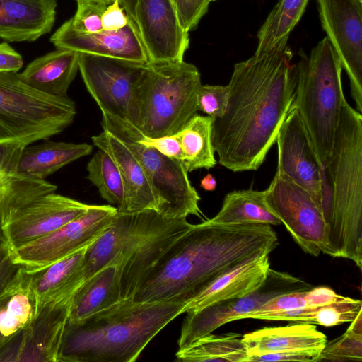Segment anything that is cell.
Masks as SVG:
<instances>
[{"mask_svg":"<svg viewBox=\"0 0 362 362\" xmlns=\"http://www.w3.org/2000/svg\"><path fill=\"white\" fill-rule=\"evenodd\" d=\"M292 58L286 46L234 65L227 107L213 122V146L222 166L243 172L263 163L292 108L297 78Z\"/></svg>","mask_w":362,"mask_h":362,"instance_id":"6da1fadb","label":"cell"},{"mask_svg":"<svg viewBox=\"0 0 362 362\" xmlns=\"http://www.w3.org/2000/svg\"><path fill=\"white\" fill-rule=\"evenodd\" d=\"M278 245L269 224H193L160 257L132 299L188 302L218 277L269 255Z\"/></svg>","mask_w":362,"mask_h":362,"instance_id":"7a4b0ae2","label":"cell"},{"mask_svg":"<svg viewBox=\"0 0 362 362\" xmlns=\"http://www.w3.org/2000/svg\"><path fill=\"white\" fill-rule=\"evenodd\" d=\"M187 302L122 299L81 320L68 321L59 362H134Z\"/></svg>","mask_w":362,"mask_h":362,"instance_id":"3957f363","label":"cell"},{"mask_svg":"<svg viewBox=\"0 0 362 362\" xmlns=\"http://www.w3.org/2000/svg\"><path fill=\"white\" fill-rule=\"evenodd\" d=\"M193 224L187 218H167L153 209L119 212L85 252L83 281L107 266L118 272L122 299H132L153 266Z\"/></svg>","mask_w":362,"mask_h":362,"instance_id":"277c9868","label":"cell"},{"mask_svg":"<svg viewBox=\"0 0 362 362\" xmlns=\"http://www.w3.org/2000/svg\"><path fill=\"white\" fill-rule=\"evenodd\" d=\"M327 255L362 269V114L346 101L328 163L323 168Z\"/></svg>","mask_w":362,"mask_h":362,"instance_id":"5b68a950","label":"cell"},{"mask_svg":"<svg viewBox=\"0 0 362 362\" xmlns=\"http://www.w3.org/2000/svg\"><path fill=\"white\" fill-rule=\"evenodd\" d=\"M298 54L292 107L298 112L323 168L331 156L346 100L341 81L343 69L326 37L308 55L303 50Z\"/></svg>","mask_w":362,"mask_h":362,"instance_id":"8992f818","label":"cell"},{"mask_svg":"<svg viewBox=\"0 0 362 362\" xmlns=\"http://www.w3.org/2000/svg\"><path fill=\"white\" fill-rule=\"evenodd\" d=\"M201 75L192 64L149 62L136 90L130 124L151 138L171 136L197 114Z\"/></svg>","mask_w":362,"mask_h":362,"instance_id":"52a82bcc","label":"cell"},{"mask_svg":"<svg viewBox=\"0 0 362 362\" xmlns=\"http://www.w3.org/2000/svg\"><path fill=\"white\" fill-rule=\"evenodd\" d=\"M75 103L40 93L17 73H0V144L25 146L59 134L74 122Z\"/></svg>","mask_w":362,"mask_h":362,"instance_id":"ba28073f","label":"cell"},{"mask_svg":"<svg viewBox=\"0 0 362 362\" xmlns=\"http://www.w3.org/2000/svg\"><path fill=\"white\" fill-rule=\"evenodd\" d=\"M103 130L120 140L143 168L158 200V212L167 218L202 217L200 197L192 185L183 164L141 143L128 121L102 112Z\"/></svg>","mask_w":362,"mask_h":362,"instance_id":"9c48e42d","label":"cell"},{"mask_svg":"<svg viewBox=\"0 0 362 362\" xmlns=\"http://www.w3.org/2000/svg\"><path fill=\"white\" fill-rule=\"evenodd\" d=\"M117 213L112 205H90L55 231L8 249L12 262L30 274L37 273L90 245L110 225Z\"/></svg>","mask_w":362,"mask_h":362,"instance_id":"30bf717a","label":"cell"},{"mask_svg":"<svg viewBox=\"0 0 362 362\" xmlns=\"http://www.w3.org/2000/svg\"><path fill=\"white\" fill-rule=\"evenodd\" d=\"M265 199L305 252L315 257L321 252L327 255V228L323 213L305 189L276 173L265 189Z\"/></svg>","mask_w":362,"mask_h":362,"instance_id":"8fae6325","label":"cell"},{"mask_svg":"<svg viewBox=\"0 0 362 362\" xmlns=\"http://www.w3.org/2000/svg\"><path fill=\"white\" fill-rule=\"evenodd\" d=\"M78 64L86 89L101 112L129 121L138 84L148 63L80 53Z\"/></svg>","mask_w":362,"mask_h":362,"instance_id":"7c38bea8","label":"cell"},{"mask_svg":"<svg viewBox=\"0 0 362 362\" xmlns=\"http://www.w3.org/2000/svg\"><path fill=\"white\" fill-rule=\"evenodd\" d=\"M305 282L287 273L270 269L263 285L254 293L187 312L177 341L179 348L185 347L197 339L211 334L226 323L241 320L257 310L269 299L288 292L306 290Z\"/></svg>","mask_w":362,"mask_h":362,"instance_id":"4fadbf2b","label":"cell"},{"mask_svg":"<svg viewBox=\"0 0 362 362\" xmlns=\"http://www.w3.org/2000/svg\"><path fill=\"white\" fill-rule=\"evenodd\" d=\"M320 23L349 79L362 114V0H316Z\"/></svg>","mask_w":362,"mask_h":362,"instance_id":"5bb4252c","label":"cell"},{"mask_svg":"<svg viewBox=\"0 0 362 362\" xmlns=\"http://www.w3.org/2000/svg\"><path fill=\"white\" fill-rule=\"evenodd\" d=\"M276 142L278 147L276 173L305 189L323 213V168L296 108L291 109L279 131Z\"/></svg>","mask_w":362,"mask_h":362,"instance_id":"9a60e30c","label":"cell"},{"mask_svg":"<svg viewBox=\"0 0 362 362\" xmlns=\"http://www.w3.org/2000/svg\"><path fill=\"white\" fill-rule=\"evenodd\" d=\"M75 292L59 293L45 303L17 343L0 354V361L59 362Z\"/></svg>","mask_w":362,"mask_h":362,"instance_id":"2e32d148","label":"cell"},{"mask_svg":"<svg viewBox=\"0 0 362 362\" xmlns=\"http://www.w3.org/2000/svg\"><path fill=\"white\" fill-rule=\"evenodd\" d=\"M90 206L55 192L45 194L9 216L0 230V240L14 249L55 231Z\"/></svg>","mask_w":362,"mask_h":362,"instance_id":"e0dca14e","label":"cell"},{"mask_svg":"<svg viewBox=\"0 0 362 362\" xmlns=\"http://www.w3.org/2000/svg\"><path fill=\"white\" fill-rule=\"evenodd\" d=\"M134 23L149 62L184 60L189 33L180 24L171 0H135Z\"/></svg>","mask_w":362,"mask_h":362,"instance_id":"ac0fdd59","label":"cell"},{"mask_svg":"<svg viewBox=\"0 0 362 362\" xmlns=\"http://www.w3.org/2000/svg\"><path fill=\"white\" fill-rule=\"evenodd\" d=\"M50 42L58 49L149 63L148 56L137 28L132 21L118 30H103L98 33H88L75 29L67 20L51 36Z\"/></svg>","mask_w":362,"mask_h":362,"instance_id":"d6986e66","label":"cell"},{"mask_svg":"<svg viewBox=\"0 0 362 362\" xmlns=\"http://www.w3.org/2000/svg\"><path fill=\"white\" fill-rule=\"evenodd\" d=\"M25 146L20 143L0 144V230L14 211L57 189V185L46 180L18 170Z\"/></svg>","mask_w":362,"mask_h":362,"instance_id":"ffe728a7","label":"cell"},{"mask_svg":"<svg viewBox=\"0 0 362 362\" xmlns=\"http://www.w3.org/2000/svg\"><path fill=\"white\" fill-rule=\"evenodd\" d=\"M57 0H0V38L34 42L52 30Z\"/></svg>","mask_w":362,"mask_h":362,"instance_id":"44dd1931","label":"cell"},{"mask_svg":"<svg viewBox=\"0 0 362 362\" xmlns=\"http://www.w3.org/2000/svg\"><path fill=\"white\" fill-rule=\"evenodd\" d=\"M91 139L98 148L103 150L111 157L120 173L125 191L123 212L145 209L158 211V200L145 172L129 148L105 130Z\"/></svg>","mask_w":362,"mask_h":362,"instance_id":"7402d4cb","label":"cell"},{"mask_svg":"<svg viewBox=\"0 0 362 362\" xmlns=\"http://www.w3.org/2000/svg\"><path fill=\"white\" fill-rule=\"evenodd\" d=\"M269 266V255H264L222 275L189 300L183 313L254 293L267 279Z\"/></svg>","mask_w":362,"mask_h":362,"instance_id":"603a6c76","label":"cell"},{"mask_svg":"<svg viewBox=\"0 0 362 362\" xmlns=\"http://www.w3.org/2000/svg\"><path fill=\"white\" fill-rule=\"evenodd\" d=\"M79 55L76 51L57 48L33 60L17 76L26 86L40 93L66 97L79 70Z\"/></svg>","mask_w":362,"mask_h":362,"instance_id":"cb8c5ba5","label":"cell"},{"mask_svg":"<svg viewBox=\"0 0 362 362\" xmlns=\"http://www.w3.org/2000/svg\"><path fill=\"white\" fill-rule=\"evenodd\" d=\"M243 341L249 357L298 350L321 351L327 339L313 324L300 322L257 329L244 334Z\"/></svg>","mask_w":362,"mask_h":362,"instance_id":"d4e9b609","label":"cell"},{"mask_svg":"<svg viewBox=\"0 0 362 362\" xmlns=\"http://www.w3.org/2000/svg\"><path fill=\"white\" fill-rule=\"evenodd\" d=\"M33 274L18 269L0 301V334L6 345L17 337L34 320L35 299L32 287Z\"/></svg>","mask_w":362,"mask_h":362,"instance_id":"484cf974","label":"cell"},{"mask_svg":"<svg viewBox=\"0 0 362 362\" xmlns=\"http://www.w3.org/2000/svg\"><path fill=\"white\" fill-rule=\"evenodd\" d=\"M47 140L23 148L18 163L20 173L45 180L65 165L90 154L93 151V146L86 143L74 144Z\"/></svg>","mask_w":362,"mask_h":362,"instance_id":"4316f807","label":"cell"},{"mask_svg":"<svg viewBox=\"0 0 362 362\" xmlns=\"http://www.w3.org/2000/svg\"><path fill=\"white\" fill-rule=\"evenodd\" d=\"M122 300L117 269L105 267L86 279L74 293L69 322H74L107 309Z\"/></svg>","mask_w":362,"mask_h":362,"instance_id":"83f0119b","label":"cell"},{"mask_svg":"<svg viewBox=\"0 0 362 362\" xmlns=\"http://www.w3.org/2000/svg\"><path fill=\"white\" fill-rule=\"evenodd\" d=\"M87 247L33 274L32 287L36 314L52 297L64 292L75 291L83 284L79 272Z\"/></svg>","mask_w":362,"mask_h":362,"instance_id":"f1b7e54d","label":"cell"},{"mask_svg":"<svg viewBox=\"0 0 362 362\" xmlns=\"http://www.w3.org/2000/svg\"><path fill=\"white\" fill-rule=\"evenodd\" d=\"M207 221L218 224L262 223L277 226L281 223L266 202L265 190L252 189L228 193L220 211Z\"/></svg>","mask_w":362,"mask_h":362,"instance_id":"f546056e","label":"cell"},{"mask_svg":"<svg viewBox=\"0 0 362 362\" xmlns=\"http://www.w3.org/2000/svg\"><path fill=\"white\" fill-rule=\"evenodd\" d=\"M214 119L195 114L176 134L182 149V164L190 173L210 169L216 164L212 143Z\"/></svg>","mask_w":362,"mask_h":362,"instance_id":"4dcf8cb0","label":"cell"},{"mask_svg":"<svg viewBox=\"0 0 362 362\" xmlns=\"http://www.w3.org/2000/svg\"><path fill=\"white\" fill-rule=\"evenodd\" d=\"M248 355L238 333L207 334L179 348L175 360L180 362H247Z\"/></svg>","mask_w":362,"mask_h":362,"instance_id":"1f68e13d","label":"cell"},{"mask_svg":"<svg viewBox=\"0 0 362 362\" xmlns=\"http://www.w3.org/2000/svg\"><path fill=\"white\" fill-rule=\"evenodd\" d=\"M309 0H279L257 33L255 53L284 49L290 33L300 20Z\"/></svg>","mask_w":362,"mask_h":362,"instance_id":"d6a6232c","label":"cell"},{"mask_svg":"<svg viewBox=\"0 0 362 362\" xmlns=\"http://www.w3.org/2000/svg\"><path fill=\"white\" fill-rule=\"evenodd\" d=\"M362 303L339 295L334 300L320 305L294 309L263 315L260 320H284L332 327L352 322L362 311Z\"/></svg>","mask_w":362,"mask_h":362,"instance_id":"836d02e7","label":"cell"},{"mask_svg":"<svg viewBox=\"0 0 362 362\" xmlns=\"http://www.w3.org/2000/svg\"><path fill=\"white\" fill-rule=\"evenodd\" d=\"M90 180L98 189L100 196L117 211L123 212L125 204L124 186L120 173L111 157L98 148L87 165Z\"/></svg>","mask_w":362,"mask_h":362,"instance_id":"e575fe53","label":"cell"},{"mask_svg":"<svg viewBox=\"0 0 362 362\" xmlns=\"http://www.w3.org/2000/svg\"><path fill=\"white\" fill-rule=\"evenodd\" d=\"M339 296L332 289L325 286L293 291L269 299L255 311L245 315L242 319L260 320L267 314L324 305L336 300Z\"/></svg>","mask_w":362,"mask_h":362,"instance_id":"d590c367","label":"cell"},{"mask_svg":"<svg viewBox=\"0 0 362 362\" xmlns=\"http://www.w3.org/2000/svg\"><path fill=\"white\" fill-rule=\"evenodd\" d=\"M339 337L326 343L316 361H362V311Z\"/></svg>","mask_w":362,"mask_h":362,"instance_id":"8d00e7d4","label":"cell"},{"mask_svg":"<svg viewBox=\"0 0 362 362\" xmlns=\"http://www.w3.org/2000/svg\"><path fill=\"white\" fill-rule=\"evenodd\" d=\"M227 86L202 85L197 96V110L214 119L221 117L228 101Z\"/></svg>","mask_w":362,"mask_h":362,"instance_id":"74e56055","label":"cell"},{"mask_svg":"<svg viewBox=\"0 0 362 362\" xmlns=\"http://www.w3.org/2000/svg\"><path fill=\"white\" fill-rule=\"evenodd\" d=\"M109 4L99 2L77 4L74 16L69 19L76 30L88 33H95L103 30L102 15Z\"/></svg>","mask_w":362,"mask_h":362,"instance_id":"f35d334b","label":"cell"},{"mask_svg":"<svg viewBox=\"0 0 362 362\" xmlns=\"http://www.w3.org/2000/svg\"><path fill=\"white\" fill-rule=\"evenodd\" d=\"M179 21L187 33L196 29L211 0H171Z\"/></svg>","mask_w":362,"mask_h":362,"instance_id":"ab89813d","label":"cell"},{"mask_svg":"<svg viewBox=\"0 0 362 362\" xmlns=\"http://www.w3.org/2000/svg\"><path fill=\"white\" fill-rule=\"evenodd\" d=\"M134 131L137 139L141 143L152 147L162 154L179 160L182 163V149L176 134L158 138H151L144 135L135 127Z\"/></svg>","mask_w":362,"mask_h":362,"instance_id":"60d3db41","label":"cell"},{"mask_svg":"<svg viewBox=\"0 0 362 362\" xmlns=\"http://www.w3.org/2000/svg\"><path fill=\"white\" fill-rule=\"evenodd\" d=\"M321 351L298 350L284 352L268 353L250 356L247 362L266 361H316Z\"/></svg>","mask_w":362,"mask_h":362,"instance_id":"b9f144b4","label":"cell"},{"mask_svg":"<svg viewBox=\"0 0 362 362\" xmlns=\"http://www.w3.org/2000/svg\"><path fill=\"white\" fill-rule=\"evenodd\" d=\"M129 21L131 20L128 18L118 0H114L110 4L102 15V25L105 30H118L124 28Z\"/></svg>","mask_w":362,"mask_h":362,"instance_id":"7bdbcfd3","label":"cell"},{"mask_svg":"<svg viewBox=\"0 0 362 362\" xmlns=\"http://www.w3.org/2000/svg\"><path fill=\"white\" fill-rule=\"evenodd\" d=\"M18 269V267L12 262L8 248L0 240V301L4 298L7 286Z\"/></svg>","mask_w":362,"mask_h":362,"instance_id":"ee69618b","label":"cell"},{"mask_svg":"<svg viewBox=\"0 0 362 362\" xmlns=\"http://www.w3.org/2000/svg\"><path fill=\"white\" fill-rule=\"evenodd\" d=\"M23 65L22 56L7 42H0V73H18Z\"/></svg>","mask_w":362,"mask_h":362,"instance_id":"f6af8a7d","label":"cell"},{"mask_svg":"<svg viewBox=\"0 0 362 362\" xmlns=\"http://www.w3.org/2000/svg\"><path fill=\"white\" fill-rule=\"evenodd\" d=\"M217 182L216 178L210 173L205 175L200 182V186L205 191H214L216 189Z\"/></svg>","mask_w":362,"mask_h":362,"instance_id":"bcb514c9","label":"cell"},{"mask_svg":"<svg viewBox=\"0 0 362 362\" xmlns=\"http://www.w3.org/2000/svg\"><path fill=\"white\" fill-rule=\"evenodd\" d=\"M129 20L134 23V6L135 0H118Z\"/></svg>","mask_w":362,"mask_h":362,"instance_id":"7dc6e473","label":"cell"},{"mask_svg":"<svg viewBox=\"0 0 362 362\" xmlns=\"http://www.w3.org/2000/svg\"><path fill=\"white\" fill-rule=\"evenodd\" d=\"M114 0H76L77 4L83 2H99L107 4H111Z\"/></svg>","mask_w":362,"mask_h":362,"instance_id":"c3c4849f","label":"cell"},{"mask_svg":"<svg viewBox=\"0 0 362 362\" xmlns=\"http://www.w3.org/2000/svg\"><path fill=\"white\" fill-rule=\"evenodd\" d=\"M6 346V344L0 334V350Z\"/></svg>","mask_w":362,"mask_h":362,"instance_id":"681fc988","label":"cell"},{"mask_svg":"<svg viewBox=\"0 0 362 362\" xmlns=\"http://www.w3.org/2000/svg\"><path fill=\"white\" fill-rule=\"evenodd\" d=\"M216 1V0H211V1Z\"/></svg>","mask_w":362,"mask_h":362,"instance_id":"f907efd6","label":"cell"}]
</instances>
